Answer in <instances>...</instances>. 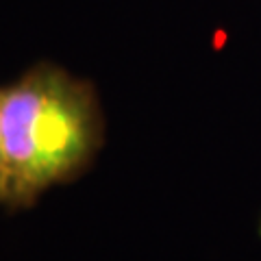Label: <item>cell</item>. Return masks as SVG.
I'll use <instances>...</instances> for the list:
<instances>
[{
	"instance_id": "obj_1",
	"label": "cell",
	"mask_w": 261,
	"mask_h": 261,
	"mask_svg": "<svg viewBox=\"0 0 261 261\" xmlns=\"http://www.w3.org/2000/svg\"><path fill=\"white\" fill-rule=\"evenodd\" d=\"M5 183L0 205L31 207L46 190L92 166L105 116L92 83L42 61L0 89Z\"/></svg>"
},
{
	"instance_id": "obj_2",
	"label": "cell",
	"mask_w": 261,
	"mask_h": 261,
	"mask_svg": "<svg viewBox=\"0 0 261 261\" xmlns=\"http://www.w3.org/2000/svg\"><path fill=\"white\" fill-rule=\"evenodd\" d=\"M3 183H5V161H3V124H0V200H3Z\"/></svg>"
},
{
	"instance_id": "obj_3",
	"label": "cell",
	"mask_w": 261,
	"mask_h": 261,
	"mask_svg": "<svg viewBox=\"0 0 261 261\" xmlns=\"http://www.w3.org/2000/svg\"><path fill=\"white\" fill-rule=\"evenodd\" d=\"M257 233H259V238H261V218H259V226H257Z\"/></svg>"
}]
</instances>
